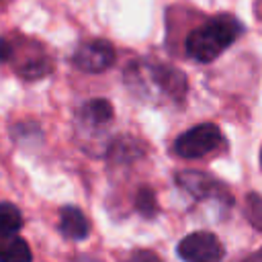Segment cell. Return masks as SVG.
Wrapping results in <instances>:
<instances>
[{"mask_svg":"<svg viewBox=\"0 0 262 262\" xmlns=\"http://www.w3.org/2000/svg\"><path fill=\"white\" fill-rule=\"evenodd\" d=\"M242 33V25L231 14H217L205 25L192 29L184 41V51L199 63H209L219 57Z\"/></svg>","mask_w":262,"mask_h":262,"instance_id":"1","label":"cell"},{"mask_svg":"<svg viewBox=\"0 0 262 262\" xmlns=\"http://www.w3.org/2000/svg\"><path fill=\"white\" fill-rule=\"evenodd\" d=\"M223 143V135L217 125L213 123H201L184 133H180L174 141V151L180 158L196 160L205 158L213 151H217Z\"/></svg>","mask_w":262,"mask_h":262,"instance_id":"2","label":"cell"},{"mask_svg":"<svg viewBox=\"0 0 262 262\" xmlns=\"http://www.w3.org/2000/svg\"><path fill=\"white\" fill-rule=\"evenodd\" d=\"M184 262H219L223 258L221 242L209 231H194L180 239L176 248Z\"/></svg>","mask_w":262,"mask_h":262,"instance_id":"3","label":"cell"},{"mask_svg":"<svg viewBox=\"0 0 262 262\" xmlns=\"http://www.w3.org/2000/svg\"><path fill=\"white\" fill-rule=\"evenodd\" d=\"M74 66L82 72H88V74H100L104 70H108L113 63H115V49L108 41L104 39H92V41H86L82 43L74 57H72Z\"/></svg>","mask_w":262,"mask_h":262,"instance_id":"4","label":"cell"},{"mask_svg":"<svg viewBox=\"0 0 262 262\" xmlns=\"http://www.w3.org/2000/svg\"><path fill=\"white\" fill-rule=\"evenodd\" d=\"M176 182L186 192H190L194 199H213L215 196V199H225L227 203H231V196L227 194L225 186L205 172H196V170L180 172L176 176Z\"/></svg>","mask_w":262,"mask_h":262,"instance_id":"5","label":"cell"},{"mask_svg":"<svg viewBox=\"0 0 262 262\" xmlns=\"http://www.w3.org/2000/svg\"><path fill=\"white\" fill-rule=\"evenodd\" d=\"M147 72L151 76V80L160 86L162 92H166L168 96H172L174 100H182L186 94V78L180 70L166 66V63H154L147 66Z\"/></svg>","mask_w":262,"mask_h":262,"instance_id":"6","label":"cell"},{"mask_svg":"<svg viewBox=\"0 0 262 262\" xmlns=\"http://www.w3.org/2000/svg\"><path fill=\"white\" fill-rule=\"evenodd\" d=\"M113 117H115V111H113V104L106 98H92L80 111V121L86 127H92V129L106 127L113 121Z\"/></svg>","mask_w":262,"mask_h":262,"instance_id":"7","label":"cell"},{"mask_svg":"<svg viewBox=\"0 0 262 262\" xmlns=\"http://www.w3.org/2000/svg\"><path fill=\"white\" fill-rule=\"evenodd\" d=\"M59 231L68 239H84L90 231L86 215L76 207H63L59 211Z\"/></svg>","mask_w":262,"mask_h":262,"instance_id":"8","label":"cell"},{"mask_svg":"<svg viewBox=\"0 0 262 262\" xmlns=\"http://www.w3.org/2000/svg\"><path fill=\"white\" fill-rule=\"evenodd\" d=\"M33 254L29 244L18 237H0V262H31Z\"/></svg>","mask_w":262,"mask_h":262,"instance_id":"9","label":"cell"},{"mask_svg":"<svg viewBox=\"0 0 262 262\" xmlns=\"http://www.w3.org/2000/svg\"><path fill=\"white\" fill-rule=\"evenodd\" d=\"M23 227V215L16 205L4 201L0 203V237H12Z\"/></svg>","mask_w":262,"mask_h":262,"instance_id":"10","label":"cell"},{"mask_svg":"<svg viewBox=\"0 0 262 262\" xmlns=\"http://www.w3.org/2000/svg\"><path fill=\"white\" fill-rule=\"evenodd\" d=\"M135 207L143 217H154L158 213V201L149 186H141L135 194Z\"/></svg>","mask_w":262,"mask_h":262,"instance_id":"11","label":"cell"},{"mask_svg":"<svg viewBox=\"0 0 262 262\" xmlns=\"http://www.w3.org/2000/svg\"><path fill=\"white\" fill-rule=\"evenodd\" d=\"M246 215L250 219V223L262 231V196L256 192H250L246 196Z\"/></svg>","mask_w":262,"mask_h":262,"instance_id":"12","label":"cell"},{"mask_svg":"<svg viewBox=\"0 0 262 262\" xmlns=\"http://www.w3.org/2000/svg\"><path fill=\"white\" fill-rule=\"evenodd\" d=\"M125 262H162L160 256L151 250H135Z\"/></svg>","mask_w":262,"mask_h":262,"instance_id":"13","label":"cell"},{"mask_svg":"<svg viewBox=\"0 0 262 262\" xmlns=\"http://www.w3.org/2000/svg\"><path fill=\"white\" fill-rule=\"evenodd\" d=\"M12 45H10V41L8 39H4V37H0V63H4V61H8L10 57H12Z\"/></svg>","mask_w":262,"mask_h":262,"instance_id":"14","label":"cell"},{"mask_svg":"<svg viewBox=\"0 0 262 262\" xmlns=\"http://www.w3.org/2000/svg\"><path fill=\"white\" fill-rule=\"evenodd\" d=\"M74 262H100L98 258H94V256H88V254H80Z\"/></svg>","mask_w":262,"mask_h":262,"instance_id":"15","label":"cell"},{"mask_svg":"<svg viewBox=\"0 0 262 262\" xmlns=\"http://www.w3.org/2000/svg\"><path fill=\"white\" fill-rule=\"evenodd\" d=\"M244 262H262V250L256 252V254H252V256H248Z\"/></svg>","mask_w":262,"mask_h":262,"instance_id":"16","label":"cell"},{"mask_svg":"<svg viewBox=\"0 0 262 262\" xmlns=\"http://www.w3.org/2000/svg\"><path fill=\"white\" fill-rule=\"evenodd\" d=\"M260 164H262V151H260Z\"/></svg>","mask_w":262,"mask_h":262,"instance_id":"17","label":"cell"}]
</instances>
